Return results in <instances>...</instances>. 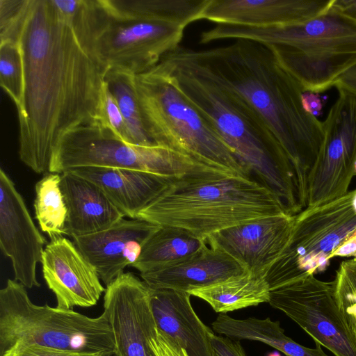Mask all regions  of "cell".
I'll return each instance as SVG.
<instances>
[{
	"label": "cell",
	"mask_w": 356,
	"mask_h": 356,
	"mask_svg": "<svg viewBox=\"0 0 356 356\" xmlns=\"http://www.w3.org/2000/svg\"><path fill=\"white\" fill-rule=\"evenodd\" d=\"M8 36L18 42L24 65L19 156L35 172L47 173L64 136L97 122L106 70L51 0H26Z\"/></svg>",
	"instance_id": "cell-1"
},
{
	"label": "cell",
	"mask_w": 356,
	"mask_h": 356,
	"mask_svg": "<svg viewBox=\"0 0 356 356\" xmlns=\"http://www.w3.org/2000/svg\"><path fill=\"white\" fill-rule=\"evenodd\" d=\"M159 63L216 87L248 118L266 142L293 168L300 201L324 137L323 122L306 108L304 90L272 46L238 39L196 50L179 46Z\"/></svg>",
	"instance_id": "cell-2"
},
{
	"label": "cell",
	"mask_w": 356,
	"mask_h": 356,
	"mask_svg": "<svg viewBox=\"0 0 356 356\" xmlns=\"http://www.w3.org/2000/svg\"><path fill=\"white\" fill-rule=\"evenodd\" d=\"M209 0H83L72 26L106 70L144 73L180 46Z\"/></svg>",
	"instance_id": "cell-3"
},
{
	"label": "cell",
	"mask_w": 356,
	"mask_h": 356,
	"mask_svg": "<svg viewBox=\"0 0 356 356\" xmlns=\"http://www.w3.org/2000/svg\"><path fill=\"white\" fill-rule=\"evenodd\" d=\"M222 39H244L272 46L305 92L328 90L356 64V19L333 4L326 12L293 24L266 29L216 24L201 33L199 42Z\"/></svg>",
	"instance_id": "cell-4"
},
{
	"label": "cell",
	"mask_w": 356,
	"mask_h": 356,
	"mask_svg": "<svg viewBox=\"0 0 356 356\" xmlns=\"http://www.w3.org/2000/svg\"><path fill=\"white\" fill-rule=\"evenodd\" d=\"M288 213L267 186L238 175L175 179L136 219L182 229L207 242L213 234L256 219Z\"/></svg>",
	"instance_id": "cell-5"
},
{
	"label": "cell",
	"mask_w": 356,
	"mask_h": 356,
	"mask_svg": "<svg viewBox=\"0 0 356 356\" xmlns=\"http://www.w3.org/2000/svg\"><path fill=\"white\" fill-rule=\"evenodd\" d=\"M164 74L232 148L241 164L257 175L282 200L288 213L302 208L293 168L287 156L274 149L248 118L216 87L186 72L159 63Z\"/></svg>",
	"instance_id": "cell-6"
},
{
	"label": "cell",
	"mask_w": 356,
	"mask_h": 356,
	"mask_svg": "<svg viewBox=\"0 0 356 356\" xmlns=\"http://www.w3.org/2000/svg\"><path fill=\"white\" fill-rule=\"evenodd\" d=\"M135 86L143 127L153 143L232 175L250 177L232 148L168 76L150 69L135 75Z\"/></svg>",
	"instance_id": "cell-7"
},
{
	"label": "cell",
	"mask_w": 356,
	"mask_h": 356,
	"mask_svg": "<svg viewBox=\"0 0 356 356\" xmlns=\"http://www.w3.org/2000/svg\"><path fill=\"white\" fill-rule=\"evenodd\" d=\"M24 344L87 355L112 356L116 350L113 332L104 312L89 317L73 309L36 305L22 284L8 279L0 290V356Z\"/></svg>",
	"instance_id": "cell-8"
},
{
	"label": "cell",
	"mask_w": 356,
	"mask_h": 356,
	"mask_svg": "<svg viewBox=\"0 0 356 356\" xmlns=\"http://www.w3.org/2000/svg\"><path fill=\"white\" fill-rule=\"evenodd\" d=\"M86 167L132 169L178 179L231 175L164 146L126 143L97 123L66 134L53 154L49 172L61 174Z\"/></svg>",
	"instance_id": "cell-9"
},
{
	"label": "cell",
	"mask_w": 356,
	"mask_h": 356,
	"mask_svg": "<svg viewBox=\"0 0 356 356\" xmlns=\"http://www.w3.org/2000/svg\"><path fill=\"white\" fill-rule=\"evenodd\" d=\"M356 236V188L295 215L285 249L266 273L270 291L324 271L334 252Z\"/></svg>",
	"instance_id": "cell-10"
},
{
	"label": "cell",
	"mask_w": 356,
	"mask_h": 356,
	"mask_svg": "<svg viewBox=\"0 0 356 356\" xmlns=\"http://www.w3.org/2000/svg\"><path fill=\"white\" fill-rule=\"evenodd\" d=\"M268 302L334 356H356V337L337 305L334 280L309 275L270 290Z\"/></svg>",
	"instance_id": "cell-11"
},
{
	"label": "cell",
	"mask_w": 356,
	"mask_h": 356,
	"mask_svg": "<svg viewBox=\"0 0 356 356\" xmlns=\"http://www.w3.org/2000/svg\"><path fill=\"white\" fill-rule=\"evenodd\" d=\"M323 127V140L308 175L306 207L325 204L348 193L355 176L356 97L339 90Z\"/></svg>",
	"instance_id": "cell-12"
},
{
	"label": "cell",
	"mask_w": 356,
	"mask_h": 356,
	"mask_svg": "<svg viewBox=\"0 0 356 356\" xmlns=\"http://www.w3.org/2000/svg\"><path fill=\"white\" fill-rule=\"evenodd\" d=\"M104 313L112 328L120 356H156L150 339L156 330L149 288L131 272L106 286Z\"/></svg>",
	"instance_id": "cell-13"
},
{
	"label": "cell",
	"mask_w": 356,
	"mask_h": 356,
	"mask_svg": "<svg viewBox=\"0 0 356 356\" xmlns=\"http://www.w3.org/2000/svg\"><path fill=\"white\" fill-rule=\"evenodd\" d=\"M46 238L35 227L24 200L6 172L0 169V248L12 262L15 280L26 288L39 287L36 265Z\"/></svg>",
	"instance_id": "cell-14"
},
{
	"label": "cell",
	"mask_w": 356,
	"mask_h": 356,
	"mask_svg": "<svg viewBox=\"0 0 356 356\" xmlns=\"http://www.w3.org/2000/svg\"><path fill=\"white\" fill-rule=\"evenodd\" d=\"M294 222L289 213L264 217L217 232L207 242L248 271L265 275L287 245Z\"/></svg>",
	"instance_id": "cell-15"
},
{
	"label": "cell",
	"mask_w": 356,
	"mask_h": 356,
	"mask_svg": "<svg viewBox=\"0 0 356 356\" xmlns=\"http://www.w3.org/2000/svg\"><path fill=\"white\" fill-rule=\"evenodd\" d=\"M41 264L43 278L56 296L58 308L94 306L106 291L95 268L74 242L63 236L47 243Z\"/></svg>",
	"instance_id": "cell-16"
},
{
	"label": "cell",
	"mask_w": 356,
	"mask_h": 356,
	"mask_svg": "<svg viewBox=\"0 0 356 356\" xmlns=\"http://www.w3.org/2000/svg\"><path fill=\"white\" fill-rule=\"evenodd\" d=\"M159 225L124 218L103 231L73 237V242L108 286L138 259L147 239Z\"/></svg>",
	"instance_id": "cell-17"
},
{
	"label": "cell",
	"mask_w": 356,
	"mask_h": 356,
	"mask_svg": "<svg viewBox=\"0 0 356 356\" xmlns=\"http://www.w3.org/2000/svg\"><path fill=\"white\" fill-rule=\"evenodd\" d=\"M334 0H209L202 19L266 29L296 24L330 9Z\"/></svg>",
	"instance_id": "cell-18"
},
{
	"label": "cell",
	"mask_w": 356,
	"mask_h": 356,
	"mask_svg": "<svg viewBox=\"0 0 356 356\" xmlns=\"http://www.w3.org/2000/svg\"><path fill=\"white\" fill-rule=\"evenodd\" d=\"M191 296L185 291L149 288V304L156 327L175 340L188 356H213V332L195 314Z\"/></svg>",
	"instance_id": "cell-19"
},
{
	"label": "cell",
	"mask_w": 356,
	"mask_h": 356,
	"mask_svg": "<svg viewBox=\"0 0 356 356\" xmlns=\"http://www.w3.org/2000/svg\"><path fill=\"white\" fill-rule=\"evenodd\" d=\"M246 272V268L232 257L206 245L179 263L140 275L149 288L188 293Z\"/></svg>",
	"instance_id": "cell-20"
},
{
	"label": "cell",
	"mask_w": 356,
	"mask_h": 356,
	"mask_svg": "<svg viewBox=\"0 0 356 356\" xmlns=\"http://www.w3.org/2000/svg\"><path fill=\"white\" fill-rule=\"evenodd\" d=\"M69 171L97 184L123 216L131 219H136L144 208L178 179L125 168L86 167Z\"/></svg>",
	"instance_id": "cell-21"
},
{
	"label": "cell",
	"mask_w": 356,
	"mask_h": 356,
	"mask_svg": "<svg viewBox=\"0 0 356 356\" xmlns=\"http://www.w3.org/2000/svg\"><path fill=\"white\" fill-rule=\"evenodd\" d=\"M60 187L67 209L65 235L95 234L124 217L102 188L72 171L60 174Z\"/></svg>",
	"instance_id": "cell-22"
},
{
	"label": "cell",
	"mask_w": 356,
	"mask_h": 356,
	"mask_svg": "<svg viewBox=\"0 0 356 356\" xmlns=\"http://www.w3.org/2000/svg\"><path fill=\"white\" fill-rule=\"evenodd\" d=\"M220 314L268 302L270 289L264 275L246 272L188 292Z\"/></svg>",
	"instance_id": "cell-23"
},
{
	"label": "cell",
	"mask_w": 356,
	"mask_h": 356,
	"mask_svg": "<svg viewBox=\"0 0 356 356\" xmlns=\"http://www.w3.org/2000/svg\"><path fill=\"white\" fill-rule=\"evenodd\" d=\"M206 245V241L182 229L159 226L145 242L131 266L140 273L156 270L188 258Z\"/></svg>",
	"instance_id": "cell-24"
},
{
	"label": "cell",
	"mask_w": 356,
	"mask_h": 356,
	"mask_svg": "<svg viewBox=\"0 0 356 356\" xmlns=\"http://www.w3.org/2000/svg\"><path fill=\"white\" fill-rule=\"evenodd\" d=\"M229 334L236 340L246 339L264 343L286 356H328L319 343H316L314 348L298 343L284 334L279 321H273L270 318H235L230 324Z\"/></svg>",
	"instance_id": "cell-25"
},
{
	"label": "cell",
	"mask_w": 356,
	"mask_h": 356,
	"mask_svg": "<svg viewBox=\"0 0 356 356\" xmlns=\"http://www.w3.org/2000/svg\"><path fill=\"white\" fill-rule=\"evenodd\" d=\"M123 116L131 143L136 145H155L146 134L135 86V74L119 70H107L104 79Z\"/></svg>",
	"instance_id": "cell-26"
},
{
	"label": "cell",
	"mask_w": 356,
	"mask_h": 356,
	"mask_svg": "<svg viewBox=\"0 0 356 356\" xmlns=\"http://www.w3.org/2000/svg\"><path fill=\"white\" fill-rule=\"evenodd\" d=\"M60 174L47 172L35 186V218L50 238L65 234L67 209L60 187Z\"/></svg>",
	"instance_id": "cell-27"
},
{
	"label": "cell",
	"mask_w": 356,
	"mask_h": 356,
	"mask_svg": "<svg viewBox=\"0 0 356 356\" xmlns=\"http://www.w3.org/2000/svg\"><path fill=\"white\" fill-rule=\"evenodd\" d=\"M0 84L17 107L24 88L23 60L17 42H0Z\"/></svg>",
	"instance_id": "cell-28"
},
{
	"label": "cell",
	"mask_w": 356,
	"mask_h": 356,
	"mask_svg": "<svg viewBox=\"0 0 356 356\" xmlns=\"http://www.w3.org/2000/svg\"><path fill=\"white\" fill-rule=\"evenodd\" d=\"M334 282L338 308L348 329L356 337V257L341 263Z\"/></svg>",
	"instance_id": "cell-29"
},
{
	"label": "cell",
	"mask_w": 356,
	"mask_h": 356,
	"mask_svg": "<svg viewBox=\"0 0 356 356\" xmlns=\"http://www.w3.org/2000/svg\"><path fill=\"white\" fill-rule=\"evenodd\" d=\"M96 123L111 130L124 142L131 144L123 116L105 81L102 90Z\"/></svg>",
	"instance_id": "cell-30"
},
{
	"label": "cell",
	"mask_w": 356,
	"mask_h": 356,
	"mask_svg": "<svg viewBox=\"0 0 356 356\" xmlns=\"http://www.w3.org/2000/svg\"><path fill=\"white\" fill-rule=\"evenodd\" d=\"M3 356H88L39 344H24L13 346Z\"/></svg>",
	"instance_id": "cell-31"
},
{
	"label": "cell",
	"mask_w": 356,
	"mask_h": 356,
	"mask_svg": "<svg viewBox=\"0 0 356 356\" xmlns=\"http://www.w3.org/2000/svg\"><path fill=\"white\" fill-rule=\"evenodd\" d=\"M150 343L156 356H188L186 351L175 340L158 329L152 337Z\"/></svg>",
	"instance_id": "cell-32"
},
{
	"label": "cell",
	"mask_w": 356,
	"mask_h": 356,
	"mask_svg": "<svg viewBox=\"0 0 356 356\" xmlns=\"http://www.w3.org/2000/svg\"><path fill=\"white\" fill-rule=\"evenodd\" d=\"M211 345L213 356H246L238 340L213 333Z\"/></svg>",
	"instance_id": "cell-33"
},
{
	"label": "cell",
	"mask_w": 356,
	"mask_h": 356,
	"mask_svg": "<svg viewBox=\"0 0 356 356\" xmlns=\"http://www.w3.org/2000/svg\"><path fill=\"white\" fill-rule=\"evenodd\" d=\"M334 86L356 97V64L343 72L336 81Z\"/></svg>",
	"instance_id": "cell-34"
},
{
	"label": "cell",
	"mask_w": 356,
	"mask_h": 356,
	"mask_svg": "<svg viewBox=\"0 0 356 356\" xmlns=\"http://www.w3.org/2000/svg\"><path fill=\"white\" fill-rule=\"evenodd\" d=\"M335 257H356V236L344 243L333 254Z\"/></svg>",
	"instance_id": "cell-35"
},
{
	"label": "cell",
	"mask_w": 356,
	"mask_h": 356,
	"mask_svg": "<svg viewBox=\"0 0 356 356\" xmlns=\"http://www.w3.org/2000/svg\"><path fill=\"white\" fill-rule=\"evenodd\" d=\"M333 6L345 15L356 19V0H334Z\"/></svg>",
	"instance_id": "cell-36"
},
{
	"label": "cell",
	"mask_w": 356,
	"mask_h": 356,
	"mask_svg": "<svg viewBox=\"0 0 356 356\" xmlns=\"http://www.w3.org/2000/svg\"><path fill=\"white\" fill-rule=\"evenodd\" d=\"M314 94L310 92L309 95H307L304 92L303 97L306 108L314 115V112L320 111L321 104L318 97Z\"/></svg>",
	"instance_id": "cell-37"
},
{
	"label": "cell",
	"mask_w": 356,
	"mask_h": 356,
	"mask_svg": "<svg viewBox=\"0 0 356 356\" xmlns=\"http://www.w3.org/2000/svg\"><path fill=\"white\" fill-rule=\"evenodd\" d=\"M267 356H282L277 351H273L268 354Z\"/></svg>",
	"instance_id": "cell-38"
},
{
	"label": "cell",
	"mask_w": 356,
	"mask_h": 356,
	"mask_svg": "<svg viewBox=\"0 0 356 356\" xmlns=\"http://www.w3.org/2000/svg\"><path fill=\"white\" fill-rule=\"evenodd\" d=\"M88 356H109V355H104V354H97V355H88Z\"/></svg>",
	"instance_id": "cell-39"
},
{
	"label": "cell",
	"mask_w": 356,
	"mask_h": 356,
	"mask_svg": "<svg viewBox=\"0 0 356 356\" xmlns=\"http://www.w3.org/2000/svg\"><path fill=\"white\" fill-rule=\"evenodd\" d=\"M112 356H120V355L118 353L115 352Z\"/></svg>",
	"instance_id": "cell-40"
},
{
	"label": "cell",
	"mask_w": 356,
	"mask_h": 356,
	"mask_svg": "<svg viewBox=\"0 0 356 356\" xmlns=\"http://www.w3.org/2000/svg\"><path fill=\"white\" fill-rule=\"evenodd\" d=\"M355 175H356V164H355Z\"/></svg>",
	"instance_id": "cell-41"
}]
</instances>
